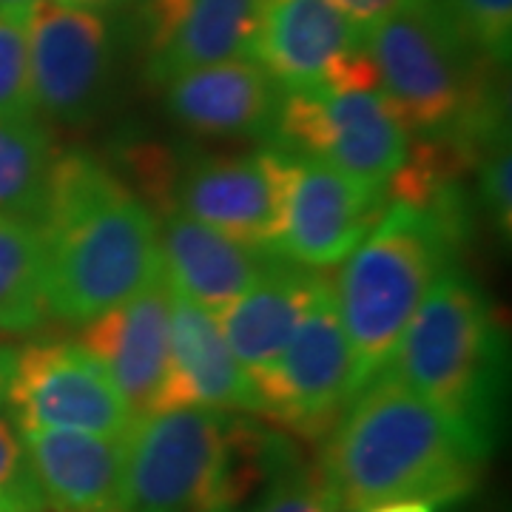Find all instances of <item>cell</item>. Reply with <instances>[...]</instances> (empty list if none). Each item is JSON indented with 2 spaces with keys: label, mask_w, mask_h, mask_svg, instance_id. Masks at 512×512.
I'll return each instance as SVG.
<instances>
[{
  "label": "cell",
  "mask_w": 512,
  "mask_h": 512,
  "mask_svg": "<svg viewBox=\"0 0 512 512\" xmlns=\"http://www.w3.org/2000/svg\"><path fill=\"white\" fill-rule=\"evenodd\" d=\"M256 0H148V77L174 74L251 55Z\"/></svg>",
  "instance_id": "ac0fdd59"
},
{
  "label": "cell",
  "mask_w": 512,
  "mask_h": 512,
  "mask_svg": "<svg viewBox=\"0 0 512 512\" xmlns=\"http://www.w3.org/2000/svg\"><path fill=\"white\" fill-rule=\"evenodd\" d=\"M365 46L356 29L330 0H256L251 57L282 92L319 89L328 69Z\"/></svg>",
  "instance_id": "9a60e30c"
},
{
  "label": "cell",
  "mask_w": 512,
  "mask_h": 512,
  "mask_svg": "<svg viewBox=\"0 0 512 512\" xmlns=\"http://www.w3.org/2000/svg\"><path fill=\"white\" fill-rule=\"evenodd\" d=\"M484 461L453 421L382 370L345 404L319 473L339 512L436 507L476 493Z\"/></svg>",
  "instance_id": "6da1fadb"
},
{
  "label": "cell",
  "mask_w": 512,
  "mask_h": 512,
  "mask_svg": "<svg viewBox=\"0 0 512 512\" xmlns=\"http://www.w3.org/2000/svg\"><path fill=\"white\" fill-rule=\"evenodd\" d=\"M507 339L478 282L450 265L424 296L384 373L419 393L490 458L507 410Z\"/></svg>",
  "instance_id": "3957f363"
},
{
  "label": "cell",
  "mask_w": 512,
  "mask_h": 512,
  "mask_svg": "<svg viewBox=\"0 0 512 512\" xmlns=\"http://www.w3.org/2000/svg\"><path fill=\"white\" fill-rule=\"evenodd\" d=\"M40 237L49 313L72 325L123 305L163 271L157 214L86 154L55 160Z\"/></svg>",
  "instance_id": "7a4b0ae2"
},
{
  "label": "cell",
  "mask_w": 512,
  "mask_h": 512,
  "mask_svg": "<svg viewBox=\"0 0 512 512\" xmlns=\"http://www.w3.org/2000/svg\"><path fill=\"white\" fill-rule=\"evenodd\" d=\"M6 404L18 430L52 427L126 436L134 424L109 370L74 342H37L18 350Z\"/></svg>",
  "instance_id": "ba28073f"
},
{
  "label": "cell",
  "mask_w": 512,
  "mask_h": 512,
  "mask_svg": "<svg viewBox=\"0 0 512 512\" xmlns=\"http://www.w3.org/2000/svg\"><path fill=\"white\" fill-rule=\"evenodd\" d=\"M43 0H0V15H29Z\"/></svg>",
  "instance_id": "1f68e13d"
},
{
  "label": "cell",
  "mask_w": 512,
  "mask_h": 512,
  "mask_svg": "<svg viewBox=\"0 0 512 512\" xmlns=\"http://www.w3.org/2000/svg\"><path fill=\"white\" fill-rule=\"evenodd\" d=\"M367 512H433V507L421 504V501H396V504H382V507H373Z\"/></svg>",
  "instance_id": "4dcf8cb0"
},
{
  "label": "cell",
  "mask_w": 512,
  "mask_h": 512,
  "mask_svg": "<svg viewBox=\"0 0 512 512\" xmlns=\"http://www.w3.org/2000/svg\"><path fill=\"white\" fill-rule=\"evenodd\" d=\"M464 234L439 214L393 202L339 271L336 311L350 348V399L379 376Z\"/></svg>",
  "instance_id": "5b68a950"
},
{
  "label": "cell",
  "mask_w": 512,
  "mask_h": 512,
  "mask_svg": "<svg viewBox=\"0 0 512 512\" xmlns=\"http://www.w3.org/2000/svg\"><path fill=\"white\" fill-rule=\"evenodd\" d=\"M0 512H9V510H3V507H0Z\"/></svg>",
  "instance_id": "d6a6232c"
},
{
  "label": "cell",
  "mask_w": 512,
  "mask_h": 512,
  "mask_svg": "<svg viewBox=\"0 0 512 512\" xmlns=\"http://www.w3.org/2000/svg\"><path fill=\"white\" fill-rule=\"evenodd\" d=\"M456 35L493 66H507L512 52V0H436Z\"/></svg>",
  "instance_id": "603a6c76"
},
{
  "label": "cell",
  "mask_w": 512,
  "mask_h": 512,
  "mask_svg": "<svg viewBox=\"0 0 512 512\" xmlns=\"http://www.w3.org/2000/svg\"><path fill=\"white\" fill-rule=\"evenodd\" d=\"M239 512H339L319 470H308L302 461L274 478L254 501Z\"/></svg>",
  "instance_id": "484cf974"
},
{
  "label": "cell",
  "mask_w": 512,
  "mask_h": 512,
  "mask_svg": "<svg viewBox=\"0 0 512 512\" xmlns=\"http://www.w3.org/2000/svg\"><path fill=\"white\" fill-rule=\"evenodd\" d=\"M291 151L262 148L234 157H200L177 171L174 208L248 248L276 254L285 225Z\"/></svg>",
  "instance_id": "30bf717a"
},
{
  "label": "cell",
  "mask_w": 512,
  "mask_h": 512,
  "mask_svg": "<svg viewBox=\"0 0 512 512\" xmlns=\"http://www.w3.org/2000/svg\"><path fill=\"white\" fill-rule=\"evenodd\" d=\"M55 148L37 120L0 117V217L37 225L46 217Z\"/></svg>",
  "instance_id": "44dd1931"
},
{
  "label": "cell",
  "mask_w": 512,
  "mask_h": 512,
  "mask_svg": "<svg viewBox=\"0 0 512 512\" xmlns=\"http://www.w3.org/2000/svg\"><path fill=\"white\" fill-rule=\"evenodd\" d=\"M29 15H0V117L37 120L29 77Z\"/></svg>",
  "instance_id": "cb8c5ba5"
},
{
  "label": "cell",
  "mask_w": 512,
  "mask_h": 512,
  "mask_svg": "<svg viewBox=\"0 0 512 512\" xmlns=\"http://www.w3.org/2000/svg\"><path fill=\"white\" fill-rule=\"evenodd\" d=\"M171 285L165 271L128 302L86 322L83 348L100 359L134 419L154 410L171 356Z\"/></svg>",
  "instance_id": "4fadbf2b"
},
{
  "label": "cell",
  "mask_w": 512,
  "mask_h": 512,
  "mask_svg": "<svg viewBox=\"0 0 512 512\" xmlns=\"http://www.w3.org/2000/svg\"><path fill=\"white\" fill-rule=\"evenodd\" d=\"M262 416L316 436L350 402V348L336 293L319 276L305 319L274 365L251 376Z\"/></svg>",
  "instance_id": "9c48e42d"
},
{
  "label": "cell",
  "mask_w": 512,
  "mask_h": 512,
  "mask_svg": "<svg viewBox=\"0 0 512 512\" xmlns=\"http://www.w3.org/2000/svg\"><path fill=\"white\" fill-rule=\"evenodd\" d=\"M316 282V274L276 256L274 265L234 305L217 313L228 348L234 350L237 362L251 376L274 365L282 350L288 348L291 336L308 313Z\"/></svg>",
  "instance_id": "ffe728a7"
},
{
  "label": "cell",
  "mask_w": 512,
  "mask_h": 512,
  "mask_svg": "<svg viewBox=\"0 0 512 512\" xmlns=\"http://www.w3.org/2000/svg\"><path fill=\"white\" fill-rule=\"evenodd\" d=\"M163 86L174 123L205 137L268 134L282 100L274 77L251 55L174 74Z\"/></svg>",
  "instance_id": "2e32d148"
},
{
  "label": "cell",
  "mask_w": 512,
  "mask_h": 512,
  "mask_svg": "<svg viewBox=\"0 0 512 512\" xmlns=\"http://www.w3.org/2000/svg\"><path fill=\"white\" fill-rule=\"evenodd\" d=\"M271 134L279 148L325 160L379 191L410 148V131L382 92H282Z\"/></svg>",
  "instance_id": "52a82bcc"
},
{
  "label": "cell",
  "mask_w": 512,
  "mask_h": 512,
  "mask_svg": "<svg viewBox=\"0 0 512 512\" xmlns=\"http://www.w3.org/2000/svg\"><path fill=\"white\" fill-rule=\"evenodd\" d=\"M29 77L35 111L80 126L100 111L111 80L109 23L97 12L43 0L29 12Z\"/></svg>",
  "instance_id": "8fae6325"
},
{
  "label": "cell",
  "mask_w": 512,
  "mask_h": 512,
  "mask_svg": "<svg viewBox=\"0 0 512 512\" xmlns=\"http://www.w3.org/2000/svg\"><path fill=\"white\" fill-rule=\"evenodd\" d=\"M379 200V188L325 160L293 154L285 225L276 242V256L302 268H328L342 262L379 220Z\"/></svg>",
  "instance_id": "7c38bea8"
},
{
  "label": "cell",
  "mask_w": 512,
  "mask_h": 512,
  "mask_svg": "<svg viewBox=\"0 0 512 512\" xmlns=\"http://www.w3.org/2000/svg\"><path fill=\"white\" fill-rule=\"evenodd\" d=\"M15 359H18V350L0 345V407L6 404V393L12 384V373H15Z\"/></svg>",
  "instance_id": "f1b7e54d"
},
{
  "label": "cell",
  "mask_w": 512,
  "mask_h": 512,
  "mask_svg": "<svg viewBox=\"0 0 512 512\" xmlns=\"http://www.w3.org/2000/svg\"><path fill=\"white\" fill-rule=\"evenodd\" d=\"M512 171V151L507 137L501 143H495L484 160L478 163V194L484 208L490 211L498 234L504 239H510L512 234V188L510 174Z\"/></svg>",
  "instance_id": "4316f807"
},
{
  "label": "cell",
  "mask_w": 512,
  "mask_h": 512,
  "mask_svg": "<svg viewBox=\"0 0 512 512\" xmlns=\"http://www.w3.org/2000/svg\"><path fill=\"white\" fill-rule=\"evenodd\" d=\"M57 3H66V6H74V9H86V12H109V9H117V6H126L128 0H57Z\"/></svg>",
  "instance_id": "f546056e"
},
{
  "label": "cell",
  "mask_w": 512,
  "mask_h": 512,
  "mask_svg": "<svg viewBox=\"0 0 512 512\" xmlns=\"http://www.w3.org/2000/svg\"><path fill=\"white\" fill-rule=\"evenodd\" d=\"M49 512H126V436L20 430Z\"/></svg>",
  "instance_id": "e0dca14e"
},
{
  "label": "cell",
  "mask_w": 512,
  "mask_h": 512,
  "mask_svg": "<svg viewBox=\"0 0 512 512\" xmlns=\"http://www.w3.org/2000/svg\"><path fill=\"white\" fill-rule=\"evenodd\" d=\"M231 413L171 407L126 433V512H217Z\"/></svg>",
  "instance_id": "8992f818"
},
{
  "label": "cell",
  "mask_w": 512,
  "mask_h": 512,
  "mask_svg": "<svg viewBox=\"0 0 512 512\" xmlns=\"http://www.w3.org/2000/svg\"><path fill=\"white\" fill-rule=\"evenodd\" d=\"M160 259L174 293L217 316L274 265L276 254L248 248L174 208L160 222Z\"/></svg>",
  "instance_id": "d6986e66"
},
{
  "label": "cell",
  "mask_w": 512,
  "mask_h": 512,
  "mask_svg": "<svg viewBox=\"0 0 512 512\" xmlns=\"http://www.w3.org/2000/svg\"><path fill=\"white\" fill-rule=\"evenodd\" d=\"M345 18L356 26L367 32L370 26H376L379 20L390 18L393 12H399L404 6L410 3H419V0H330Z\"/></svg>",
  "instance_id": "83f0119b"
},
{
  "label": "cell",
  "mask_w": 512,
  "mask_h": 512,
  "mask_svg": "<svg viewBox=\"0 0 512 512\" xmlns=\"http://www.w3.org/2000/svg\"><path fill=\"white\" fill-rule=\"evenodd\" d=\"M49 316L40 228L0 217V333H32Z\"/></svg>",
  "instance_id": "7402d4cb"
},
{
  "label": "cell",
  "mask_w": 512,
  "mask_h": 512,
  "mask_svg": "<svg viewBox=\"0 0 512 512\" xmlns=\"http://www.w3.org/2000/svg\"><path fill=\"white\" fill-rule=\"evenodd\" d=\"M0 507L9 512H49L18 424L0 416Z\"/></svg>",
  "instance_id": "d4e9b609"
},
{
  "label": "cell",
  "mask_w": 512,
  "mask_h": 512,
  "mask_svg": "<svg viewBox=\"0 0 512 512\" xmlns=\"http://www.w3.org/2000/svg\"><path fill=\"white\" fill-rule=\"evenodd\" d=\"M171 407H208L262 416L254 379L228 348L217 316L180 293H171L168 376L151 413Z\"/></svg>",
  "instance_id": "5bb4252c"
},
{
  "label": "cell",
  "mask_w": 512,
  "mask_h": 512,
  "mask_svg": "<svg viewBox=\"0 0 512 512\" xmlns=\"http://www.w3.org/2000/svg\"><path fill=\"white\" fill-rule=\"evenodd\" d=\"M365 49L379 72V92L410 134L456 137L484 151L507 137L490 80L498 66L456 35L436 0L410 3L370 26Z\"/></svg>",
  "instance_id": "277c9868"
}]
</instances>
